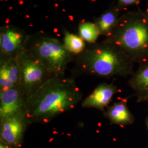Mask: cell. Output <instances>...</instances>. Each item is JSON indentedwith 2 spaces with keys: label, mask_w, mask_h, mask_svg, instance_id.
I'll return each mask as SVG.
<instances>
[{
  "label": "cell",
  "mask_w": 148,
  "mask_h": 148,
  "mask_svg": "<svg viewBox=\"0 0 148 148\" xmlns=\"http://www.w3.org/2000/svg\"><path fill=\"white\" fill-rule=\"evenodd\" d=\"M145 125H146V126L147 127L148 130V116L147 117V118L145 119Z\"/></svg>",
  "instance_id": "18"
},
{
  "label": "cell",
  "mask_w": 148,
  "mask_h": 148,
  "mask_svg": "<svg viewBox=\"0 0 148 148\" xmlns=\"http://www.w3.org/2000/svg\"><path fill=\"white\" fill-rule=\"evenodd\" d=\"M71 76H92L110 79L115 76H131L134 63L121 49L103 40L87 43L85 51L75 56Z\"/></svg>",
  "instance_id": "2"
},
{
  "label": "cell",
  "mask_w": 148,
  "mask_h": 148,
  "mask_svg": "<svg viewBox=\"0 0 148 148\" xmlns=\"http://www.w3.org/2000/svg\"><path fill=\"white\" fill-rule=\"evenodd\" d=\"M27 99L21 86L0 91V120L24 112Z\"/></svg>",
  "instance_id": "8"
},
{
  "label": "cell",
  "mask_w": 148,
  "mask_h": 148,
  "mask_svg": "<svg viewBox=\"0 0 148 148\" xmlns=\"http://www.w3.org/2000/svg\"><path fill=\"white\" fill-rule=\"evenodd\" d=\"M82 98L75 77L52 76L27 98L24 113L29 125L47 124L74 109Z\"/></svg>",
  "instance_id": "1"
},
{
  "label": "cell",
  "mask_w": 148,
  "mask_h": 148,
  "mask_svg": "<svg viewBox=\"0 0 148 148\" xmlns=\"http://www.w3.org/2000/svg\"><path fill=\"white\" fill-rule=\"evenodd\" d=\"M29 125L24 112L0 120L1 142L19 147Z\"/></svg>",
  "instance_id": "7"
},
{
  "label": "cell",
  "mask_w": 148,
  "mask_h": 148,
  "mask_svg": "<svg viewBox=\"0 0 148 148\" xmlns=\"http://www.w3.org/2000/svg\"><path fill=\"white\" fill-rule=\"evenodd\" d=\"M21 77L17 57L0 58V91L21 86Z\"/></svg>",
  "instance_id": "10"
},
{
  "label": "cell",
  "mask_w": 148,
  "mask_h": 148,
  "mask_svg": "<svg viewBox=\"0 0 148 148\" xmlns=\"http://www.w3.org/2000/svg\"><path fill=\"white\" fill-rule=\"evenodd\" d=\"M25 50L37 60L51 76H64L75 55L70 53L63 43L43 32L30 35Z\"/></svg>",
  "instance_id": "4"
},
{
  "label": "cell",
  "mask_w": 148,
  "mask_h": 148,
  "mask_svg": "<svg viewBox=\"0 0 148 148\" xmlns=\"http://www.w3.org/2000/svg\"><path fill=\"white\" fill-rule=\"evenodd\" d=\"M147 2H148V0H147Z\"/></svg>",
  "instance_id": "19"
},
{
  "label": "cell",
  "mask_w": 148,
  "mask_h": 148,
  "mask_svg": "<svg viewBox=\"0 0 148 148\" xmlns=\"http://www.w3.org/2000/svg\"><path fill=\"white\" fill-rule=\"evenodd\" d=\"M30 37L19 27L6 25L0 28V58H15L23 52Z\"/></svg>",
  "instance_id": "6"
},
{
  "label": "cell",
  "mask_w": 148,
  "mask_h": 148,
  "mask_svg": "<svg viewBox=\"0 0 148 148\" xmlns=\"http://www.w3.org/2000/svg\"><path fill=\"white\" fill-rule=\"evenodd\" d=\"M128 85L139 103H148V62L139 65L131 76Z\"/></svg>",
  "instance_id": "12"
},
{
  "label": "cell",
  "mask_w": 148,
  "mask_h": 148,
  "mask_svg": "<svg viewBox=\"0 0 148 148\" xmlns=\"http://www.w3.org/2000/svg\"><path fill=\"white\" fill-rule=\"evenodd\" d=\"M104 40L121 49L133 63L148 62V11L123 13L115 30Z\"/></svg>",
  "instance_id": "3"
},
{
  "label": "cell",
  "mask_w": 148,
  "mask_h": 148,
  "mask_svg": "<svg viewBox=\"0 0 148 148\" xmlns=\"http://www.w3.org/2000/svg\"><path fill=\"white\" fill-rule=\"evenodd\" d=\"M17 58L21 69V88L27 98L52 76L25 49Z\"/></svg>",
  "instance_id": "5"
},
{
  "label": "cell",
  "mask_w": 148,
  "mask_h": 148,
  "mask_svg": "<svg viewBox=\"0 0 148 148\" xmlns=\"http://www.w3.org/2000/svg\"><path fill=\"white\" fill-rule=\"evenodd\" d=\"M111 125L126 126L132 125L135 117L130 110L127 101L121 100L108 106L103 114Z\"/></svg>",
  "instance_id": "11"
},
{
  "label": "cell",
  "mask_w": 148,
  "mask_h": 148,
  "mask_svg": "<svg viewBox=\"0 0 148 148\" xmlns=\"http://www.w3.org/2000/svg\"><path fill=\"white\" fill-rule=\"evenodd\" d=\"M79 34L87 43H95L101 35L98 27L95 23L83 22L79 26Z\"/></svg>",
  "instance_id": "15"
},
{
  "label": "cell",
  "mask_w": 148,
  "mask_h": 148,
  "mask_svg": "<svg viewBox=\"0 0 148 148\" xmlns=\"http://www.w3.org/2000/svg\"><path fill=\"white\" fill-rule=\"evenodd\" d=\"M16 147H17L6 144V143H3L2 142H1V143H0V148H16Z\"/></svg>",
  "instance_id": "17"
},
{
  "label": "cell",
  "mask_w": 148,
  "mask_h": 148,
  "mask_svg": "<svg viewBox=\"0 0 148 148\" xmlns=\"http://www.w3.org/2000/svg\"><path fill=\"white\" fill-rule=\"evenodd\" d=\"M121 10L117 5H113L95 18L94 23L98 27L101 35L108 37L114 32L121 16Z\"/></svg>",
  "instance_id": "13"
},
{
  "label": "cell",
  "mask_w": 148,
  "mask_h": 148,
  "mask_svg": "<svg viewBox=\"0 0 148 148\" xmlns=\"http://www.w3.org/2000/svg\"><path fill=\"white\" fill-rule=\"evenodd\" d=\"M139 3V0H117V5L122 10L130 5H138Z\"/></svg>",
  "instance_id": "16"
},
{
  "label": "cell",
  "mask_w": 148,
  "mask_h": 148,
  "mask_svg": "<svg viewBox=\"0 0 148 148\" xmlns=\"http://www.w3.org/2000/svg\"><path fill=\"white\" fill-rule=\"evenodd\" d=\"M119 91L118 87L113 84L101 83L82 101L81 106L84 108H95L100 111H105L110 105L113 97Z\"/></svg>",
  "instance_id": "9"
},
{
  "label": "cell",
  "mask_w": 148,
  "mask_h": 148,
  "mask_svg": "<svg viewBox=\"0 0 148 148\" xmlns=\"http://www.w3.org/2000/svg\"><path fill=\"white\" fill-rule=\"evenodd\" d=\"M63 45L65 49L75 56L85 51L86 45L85 41L79 36L63 29Z\"/></svg>",
  "instance_id": "14"
}]
</instances>
